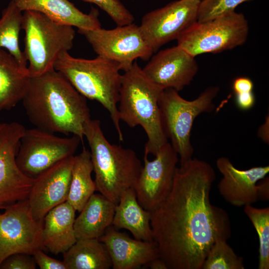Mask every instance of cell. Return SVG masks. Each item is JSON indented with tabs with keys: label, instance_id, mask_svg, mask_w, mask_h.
I'll use <instances>...</instances> for the list:
<instances>
[{
	"label": "cell",
	"instance_id": "1",
	"mask_svg": "<svg viewBox=\"0 0 269 269\" xmlns=\"http://www.w3.org/2000/svg\"><path fill=\"white\" fill-rule=\"evenodd\" d=\"M215 179L208 162L192 158L177 167L170 193L151 212L153 240L168 269H202L215 242L230 237L227 212L210 202Z\"/></svg>",
	"mask_w": 269,
	"mask_h": 269
},
{
	"label": "cell",
	"instance_id": "2",
	"mask_svg": "<svg viewBox=\"0 0 269 269\" xmlns=\"http://www.w3.org/2000/svg\"><path fill=\"white\" fill-rule=\"evenodd\" d=\"M22 101L36 128L71 134L83 141L85 125L91 119L86 98L59 71L53 68L31 78Z\"/></svg>",
	"mask_w": 269,
	"mask_h": 269
},
{
	"label": "cell",
	"instance_id": "3",
	"mask_svg": "<svg viewBox=\"0 0 269 269\" xmlns=\"http://www.w3.org/2000/svg\"><path fill=\"white\" fill-rule=\"evenodd\" d=\"M95 173L97 191L115 204L123 194L134 187L142 168L135 152L111 144L98 120L90 119L84 127Z\"/></svg>",
	"mask_w": 269,
	"mask_h": 269
},
{
	"label": "cell",
	"instance_id": "4",
	"mask_svg": "<svg viewBox=\"0 0 269 269\" xmlns=\"http://www.w3.org/2000/svg\"><path fill=\"white\" fill-rule=\"evenodd\" d=\"M164 89L150 81L136 60L122 75L119 117L130 128L140 126L147 140L144 153L155 155L168 142L163 130L158 101Z\"/></svg>",
	"mask_w": 269,
	"mask_h": 269
},
{
	"label": "cell",
	"instance_id": "5",
	"mask_svg": "<svg viewBox=\"0 0 269 269\" xmlns=\"http://www.w3.org/2000/svg\"><path fill=\"white\" fill-rule=\"evenodd\" d=\"M54 68L84 97L97 101L108 111L119 139L123 141L118 110L122 79L120 65L99 56L86 59L64 51L58 57Z\"/></svg>",
	"mask_w": 269,
	"mask_h": 269
},
{
	"label": "cell",
	"instance_id": "6",
	"mask_svg": "<svg viewBox=\"0 0 269 269\" xmlns=\"http://www.w3.org/2000/svg\"><path fill=\"white\" fill-rule=\"evenodd\" d=\"M219 91V86H211L189 101L174 89L162 91L158 101L161 124L167 138L179 157L180 165L192 158L191 134L194 120L201 114L214 110V101Z\"/></svg>",
	"mask_w": 269,
	"mask_h": 269
},
{
	"label": "cell",
	"instance_id": "7",
	"mask_svg": "<svg viewBox=\"0 0 269 269\" xmlns=\"http://www.w3.org/2000/svg\"><path fill=\"white\" fill-rule=\"evenodd\" d=\"M21 28L25 33L23 52L30 78L53 69L59 55L73 47L75 36L73 26L55 21L38 11H24Z\"/></svg>",
	"mask_w": 269,
	"mask_h": 269
},
{
	"label": "cell",
	"instance_id": "8",
	"mask_svg": "<svg viewBox=\"0 0 269 269\" xmlns=\"http://www.w3.org/2000/svg\"><path fill=\"white\" fill-rule=\"evenodd\" d=\"M249 31L244 14L233 11L210 20L196 21L178 38L177 45L194 57L216 53L243 45Z\"/></svg>",
	"mask_w": 269,
	"mask_h": 269
},
{
	"label": "cell",
	"instance_id": "9",
	"mask_svg": "<svg viewBox=\"0 0 269 269\" xmlns=\"http://www.w3.org/2000/svg\"><path fill=\"white\" fill-rule=\"evenodd\" d=\"M81 139L61 137L38 128L25 129L20 139L16 164L25 175L35 178L55 163L74 155Z\"/></svg>",
	"mask_w": 269,
	"mask_h": 269
},
{
	"label": "cell",
	"instance_id": "10",
	"mask_svg": "<svg viewBox=\"0 0 269 269\" xmlns=\"http://www.w3.org/2000/svg\"><path fill=\"white\" fill-rule=\"evenodd\" d=\"M78 32L85 36L97 56L116 62L124 72L136 59L148 60L153 53L139 26L134 22L112 29H78Z\"/></svg>",
	"mask_w": 269,
	"mask_h": 269
},
{
	"label": "cell",
	"instance_id": "11",
	"mask_svg": "<svg viewBox=\"0 0 269 269\" xmlns=\"http://www.w3.org/2000/svg\"><path fill=\"white\" fill-rule=\"evenodd\" d=\"M0 214V265L15 253L33 255L45 247L42 241L43 220L35 219L27 199L18 201Z\"/></svg>",
	"mask_w": 269,
	"mask_h": 269
},
{
	"label": "cell",
	"instance_id": "12",
	"mask_svg": "<svg viewBox=\"0 0 269 269\" xmlns=\"http://www.w3.org/2000/svg\"><path fill=\"white\" fill-rule=\"evenodd\" d=\"M25 128L12 122L0 123V209L28 199L34 179L18 168L16 157Z\"/></svg>",
	"mask_w": 269,
	"mask_h": 269
},
{
	"label": "cell",
	"instance_id": "13",
	"mask_svg": "<svg viewBox=\"0 0 269 269\" xmlns=\"http://www.w3.org/2000/svg\"><path fill=\"white\" fill-rule=\"evenodd\" d=\"M201 0H178L146 13L139 26L153 52L178 38L197 21Z\"/></svg>",
	"mask_w": 269,
	"mask_h": 269
},
{
	"label": "cell",
	"instance_id": "14",
	"mask_svg": "<svg viewBox=\"0 0 269 269\" xmlns=\"http://www.w3.org/2000/svg\"><path fill=\"white\" fill-rule=\"evenodd\" d=\"M144 153L143 166L134 186L138 203L144 209L157 208L170 193L178 155L169 142L163 145L152 160Z\"/></svg>",
	"mask_w": 269,
	"mask_h": 269
},
{
	"label": "cell",
	"instance_id": "15",
	"mask_svg": "<svg viewBox=\"0 0 269 269\" xmlns=\"http://www.w3.org/2000/svg\"><path fill=\"white\" fill-rule=\"evenodd\" d=\"M142 70L150 81L162 89L179 92L192 82L198 65L194 57L177 45L151 57Z\"/></svg>",
	"mask_w": 269,
	"mask_h": 269
},
{
	"label": "cell",
	"instance_id": "16",
	"mask_svg": "<svg viewBox=\"0 0 269 269\" xmlns=\"http://www.w3.org/2000/svg\"><path fill=\"white\" fill-rule=\"evenodd\" d=\"M74 156L60 160L34 178L27 201L35 219L43 220L50 210L67 201Z\"/></svg>",
	"mask_w": 269,
	"mask_h": 269
},
{
	"label": "cell",
	"instance_id": "17",
	"mask_svg": "<svg viewBox=\"0 0 269 269\" xmlns=\"http://www.w3.org/2000/svg\"><path fill=\"white\" fill-rule=\"evenodd\" d=\"M216 166L222 175L218 184V191L227 202L241 207L252 205L258 200L257 183L269 173V166L240 170L224 156L218 158Z\"/></svg>",
	"mask_w": 269,
	"mask_h": 269
},
{
	"label": "cell",
	"instance_id": "18",
	"mask_svg": "<svg viewBox=\"0 0 269 269\" xmlns=\"http://www.w3.org/2000/svg\"><path fill=\"white\" fill-rule=\"evenodd\" d=\"M110 257L114 269H136L159 258L157 244L132 239L111 225L99 239Z\"/></svg>",
	"mask_w": 269,
	"mask_h": 269
},
{
	"label": "cell",
	"instance_id": "19",
	"mask_svg": "<svg viewBox=\"0 0 269 269\" xmlns=\"http://www.w3.org/2000/svg\"><path fill=\"white\" fill-rule=\"evenodd\" d=\"M14 0L22 11H38L55 21L78 29L93 30L101 27L97 9L93 8L90 13H85L68 0Z\"/></svg>",
	"mask_w": 269,
	"mask_h": 269
},
{
	"label": "cell",
	"instance_id": "20",
	"mask_svg": "<svg viewBox=\"0 0 269 269\" xmlns=\"http://www.w3.org/2000/svg\"><path fill=\"white\" fill-rule=\"evenodd\" d=\"M75 209L65 201L50 210L43 218L42 241L50 252L63 254L77 241Z\"/></svg>",
	"mask_w": 269,
	"mask_h": 269
},
{
	"label": "cell",
	"instance_id": "21",
	"mask_svg": "<svg viewBox=\"0 0 269 269\" xmlns=\"http://www.w3.org/2000/svg\"><path fill=\"white\" fill-rule=\"evenodd\" d=\"M115 206L100 193H94L75 219L74 228L77 240L99 239L112 225Z\"/></svg>",
	"mask_w": 269,
	"mask_h": 269
},
{
	"label": "cell",
	"instance_id": "22",
	"mask_svg": "<svg viewBox=\"0 0 269 269\" xmlns=\"http://www.w3.org/2000/svg\"><path fill=\"white\" fill-rule=\"evenodd\" d=\"M151 212L138 203L134 187L127 190L115 206L112 226L130 231L134 239L152 241Z\"/></svg>",
	"mask_w": 269,
	"mask_h": 269
},
{
	"label": "cell",
	"instance_id": "23",
	"mask_svg": "<svg viewBox=\"0 0 269 269\" xmlns=\"http://www.w3.org/2000/svg\"><path fill=\"white\" fill-rule=\"evenodd\" d=\"M30 79L13 56L0 49V111L10 110L22 101Z\"/></svg>",
	"mask_w": 269,
	"mask_h": 269
},
{
	"label": "cell",
	"instance_id": "24",
	"mask_svg": "<svg viewBox=\"0 0 269 269\" xmlns=\"http://www.w3.org/2000/svg\"><path fill=\"white\" fill-rule=\"evenodd\" d=\"M63 255L68 269H109L112 267L105 244L98 239L78 240Z\"/></svg>",
	"mask_w": 269,
	"mask_h": 269
},
{
	"label": "cell",
	"instance_id": "25",
	"mask_svg": "<svg viewBox=\"0 0 269 269\" xmlns=\"http://www.w3.org/2000/svg\"><path fill=\"white\" fill-rule=\"evenodd\" d=\"M93 166L90 151L83 147L74 156L69 193L67 201L77 211L80 212L90 197L97 191L92 178Z\"/></svg>",
	"mask_w": 269,
	"mask_h": 269
},
{
	"label": "cell",
	"instance_id": "26",
	"mask_svg": "<svg viewBox=\"0 0 269 269\" xmlns=\"http://www.w3.org/2000/svg\"><path fill=\"white\" fill-rule=\"evenodd\" d=\"M22 20V11L14 0H11L2 11L0 18V49H6L20 67L28 71L27 62L19 44Z\"/></svg>",
	"mask_w": 269,
	"mask_h": 269
},
{
	"label": "cell",
	"instance_id": "27",
	"mask_svg": "<svg viewBox=\"0 0 269 269\" xmlns=\"http://www.w3.org/2000/svg\"><path fill=\"white\" fill-rule=\"evenodd\" d=\"M244 212L252 223L259 241V269H269V207L244 206Z\"/></svg>",
	"mask_w": 269,
	"mask_h": 269
},
{
	"label": "cell",
	"instance_id": "28",
	"mask_svg": "<svg viewBox=\"0 0 269 269\" xmlns=\"http://www.w3.org/2000/svg\"><path fill=\"white\" fill-rule=\"evenodd\" d=\"M243 258L238 256L227 244L218 240L209 250L202 269H244Z\"/></svg>",
	"mask_w": 269,
	"mask_h": 269
},
{
	"label": "cell",
	"instance_id": "29",
	"mask_svg": "<svg viewBox=\"0 0 269 269\" xmlns=\"http://www.w3.org/2000/svg\"><path fill=\"white\" fill-rule=\"evenodd\" d=\"M252 0H203L198 8L197 21L214 19L225 13L235 11L241 3Z\"/></svg>",
	"mask_w": 269,
	"mask_h": 269
},
{
	"label": "cell",
	"instance_id": "30",
	"mask_svg": "<svg viewBox=\"0 0 269 269\" xmlns=\"http://www.w3.org/2000/svg\"><path fill=\"white\" fill-rule=\"evenodd\" d=\"M93 3L105 11L116 23L123 26L134 22V18L120 0H83Z\"/></svg>",
	"mask_w": 269,
	"mask_h": 269
},
{
	"label": "cell",
	"instance_id": "31",
	"mask_svg": "<svg viewBox=\"0 0 269 269\" xmlns=\"http://www.w3.org/2000/svg\"><path fill=\"white\" fill-rule=\"evenodd\" d=\"M34 258L25 253H15L7 257L0 265V269H35Z\"/></svg>",
	"mask_w": 269,
	"mask_h": 269
},
{
	"label": "cell",
	"instance_id": "32",
	"mask_svg": "<svg viewBox=\"0 0 269 269\" xmlns=\"http://www.w3.org/2000/svg\"><path fill=\"white\" fill-rule=\"evenodd\" d=\"M33 256L40 269H68L63 261L48 256L43 250H37Z\"/></svg>",
	"mask_w": 269,
	"mask_h": 269
},
{
	"label": "cell",
	"instance_id": "33",
	"mask_svg": "<svg viewBox=\"0 0 269 269\" xmlns=\"http://www.w3.org/2000/svg\"><path fill=\"white\" fill-rule=\"evenodd\" d=\"M235 95L237 107L243 111L251 109L255 104L256 98L253 92L239 93Z\"/></svg>",
	"mask_w": 269,
	"mask_h": 269
},
{
	"label": "cell",
	"instance_id": "34",
	"mask_svg": "<svg viewBox=\"0 0 269 269\" xmlns=\"http://www.w3.org/2000/svg\"><path fill=\"white\" fill-rule=\"evenodd\" d=\"M254 83L247 77H239L235 78L232 83V90L235 94L253 92Z\"/></svg>",
	"mask_w": 269,
	"mask_h": 269
},
{
	"label": "cell",
	"instance_id": "35",
	"mask_svg": "<svg viewBox=\"0 0 269 269\" xmlns=\"http://www.w3.org/2000/svg\"><path fill=\"white\" fill-rule=\"evenodd\" d=\"M258 200L267 201L269 199V177L265 176L257 183Z\"/></svg>",
	"mask_w": 269,
	"mask_h": 269
},
{
	"label": "cell",
	"instance_id": "36",
	"mask_svg": "<svg viewBox=\"0 0 269 269\" xmlns=\"http://www.w3.org/2000/svg\"><path fill=\"white\" fill-rule=\"evenodd\" d=\"M269 118L267 116L265 122L261 126L258 131V136L265 142H269Z\"/></svg>",
	"mask_w": 269,
	"mask_h": 269
},
{
	"label": "cell",
	"instance_id": "37",
	"mask_svg": "<svg viewBox=\"0 0 269 269\" xmlns=\"http://www.w3.org/2000/svg\"><path fill=\"white\" fill-rule=\"evenodd\" d=\"M147 266L151 269H168L164 261L160 258L151 261Z\"/></svg>",
	"mask_w": 269,
	"mask_h": 269
}]
</instances>
